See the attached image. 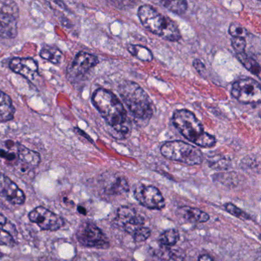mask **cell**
I'll return each instance as SVG.
<instances>
[{
	"instance_id": "cell-16",
	"label": "cell",
	"mask_w": 261,
	"mask_h": 261,
	"mask_svg": "<svg viewBox=\"0 0 261 261\" xmlns=\"http://www.w3.org/2000/svg\"><path fill=\"white\" fill-rule=\"evenodd\" d=\"M15 108L10 96L0 91V122H7L13 120Z\"/></svg>"
},
{
	"instance_id": "cell-8",
	"label": "cell",
	"mask_w": 261,
	"mask_h": 261,
	"mask_svg": "<svg viewBox=\"0 0 261 261\" xmlns=\"http://www.w3.org/2000/svg\"><path fill=\"white\" fill-rule=\"evenodd\" d=\"M231 94L237 100L244 105L259 103L261 99L260 85L252 79H241L233 84Z\"/></svg>"
},
{
	"instance_id": "cell-24",
	"label": "cell",
	"mask_w": 261,
	"mask_h": 261,
	"mask_svg": "<svg viewBox=\"0 0 261 261\" xmlns=\"http://www.w3.org/2000/svg\"><path fill=\"white\" fill-rule=\"evenodd\" d=\"M163 7L176 14H182L187 10L188 4L186 1H163Z\"/></svg>"
},
{
	"instance_id": "cell-33",
	"label": "cell",
	"mask_w": 261,
	"mask_h": 261,
	"mask_svg": "<svg viewBox=\"0 0 261 261\" xmlns=\"http://www.w3.org/2000/svg\"><path fill=\"white\" fill-rule=\"evenodd\" d=\"M77 211H79V213L82 214V215H87L86 209L82 207V206H79V207H77Z\"/></svg>"
},
{
	"instance_id": "cell-12",
	"label": "cell",
	"mask_w": 261,
	"mask_h": 261,
	"mask_svg": "<svg viewBox=\"0 0 261 261\" xmlns=\"http://www.w3.org/2000/svg\"><path fill=\"white\" fill-rule=\"evenodd\" d=\"M98 62L97 56L82 51L76 56L75 59L70 65L68 73L72 77H80L86 74L90 69L95 67Z\"/></svg>"
},
{
	"instance_id": "cell-31",
	"label": "cell",
	"mask_w": 261,
	"mask_h": 261,
	"mask_svg": "<svg viewBox=\"0 0 261 261\" xmlns=\"http://www.w3.org/2000/svg\"><path fill=\"white\" fill-rule=\"evenodd\" d=\"M193 65L195 66V69L199 73L202 72V70L205 69L204 64L199 60H195L193 62Z\"/></svg>"
},
{
	"instance_id": "cell-15",
	"label": "cell",
	"mask_w": 261,
	"mask_h": 261,
	"mask_svg": "<svg viewBox=\"0 0 261 261\" xmlns=\"http://www.w3.org/2000/svg\"><path fill=\"white\" fill-rule=\"evenodd\" d=\"M17 35V22L14 16L0 13V37L13 39Z\"/></svg>"
},
{
	"instance_id": "cell-14",
	"label": "cell",
	"mask_w": 261,
	"mask_h": 261,
	"mask_svg": "<svg viewBox=\"0 0 261 261\" xmlns=\"http://www.w3.org/2000/svg\"><path fill=\"white\" fill-rule=\"evenodd\" d=\"M16 233V229L13 224L9 223L7 218L0 214V245L14 247L16 242L13 233Z\"/></svg>"
},
{
	"instance_id": "cell-18",
	"label": "cell",
	"mask_w": 261,
	"mask_h": 261,
	"mask_svg": "<svg viewBox=\"0 0 261 261\" xmlns=\"http://www.w3.org/2000/svg\"><path fill=\"white\" fill-rule=\"evenodd\" d=\"M129 190L127 180L123 176L117 177L105 188V192L108 195H121Z\"/></svg>"
},
{
	"instance_id": "cell-22",
	"label": "cell",
	"mask_w": 261,
	"mask_h": 261,
	"mask_svg": "<svg viewBox=\"0 0 261 261\" xmlns=\"http://www.w3.org/2000/svg\"><path fill=\"white\" fill-rule=\"evenodd\" d=\"M127 50L133 56L143 62H149L152 60V53L146 47L131 45L128 46Z\"/></svg>"
},
{
	"instance_id": "cell-28",
	"label": "cell",
	"mask_w": 261,
	"mask_h": 261,
	"mask_svg": "<svg viewBox=\"0 0 261 261\" xmlns=\"http://www.w3.org/2000/svg\"><path fill=\"white\" fill-rule=\"evenodd\" d=\"M150 229L143 226L138 229L132 236L136 242H143V241H146L150 237Z\"/></svg>"
},
{
	"instance_id": "cell-2",
	"label": "cell",
	"mask_w": 261,
	"mask_h": 261,
	"mask_svg": "<svg viewBox=\"0 0 261 261\" xmlns=\"http://www.w3.org/2000/svg\"><path fill=\"white\" fill-rule=\"evenodd\" d=\"M172 123L180 134L189 141L202 148L213 147L216 140L204 130L201 121L188 110H178L173 114Z\"/></svg>"
},
{
	"instance_id": "cell-29",
	"label": "cell",
	"mask_w": 261,
	"mask_h": 261,
	"mask_svg": "<svg viewBox=\"0 0 261 261\" xmlns=\"http://www.w3.org/2000/svg\"><path fill=\"white\" fill-rule=\"evenodd\" d=\"M231 45L237 54H241V53H244L247 43H246L245 39L232 38Z\"/></svg>"
},
{
	"instance_id": "cell-10",
	"label": "cell",
	"mask_w": 261,
	"mask_h": 261,
	"mask_svg": "<svg viewBox=\"0 0 261 261\" xmlns=\"http://www.w3.org/2000/svg\"><path fill=\"white\" fill-rule=\"evenodd\" d=\"M134 197L142 205L153 210H161L166 204L160 191L152 186H137L134 189Z\"/></svg>"
},
{
	"instance_id": "cell-6",
	"label": "cell",
	"mask_w": 261,
	"mask_h": 261,
	"mask_svg": "<svg viewBox=\"0 0 261 261\" xmlns=\"http://www.w3.org/2000/svg\"><path fill=\"white\" fill-rule=\"evenodd\" d=\"M163 156L172 161L189 166L200 165L203 161V154L198 148L183 141L166 142L161 147Z\"/></svg>"
},
{
	"instance_id": "cell-1",
	"label": "cell",
	"mask_w": 261,
	"mask_h": 261,
	"mask_svg": "<svg viewBox=\"0 0 261 261\" xmlns=\"http://www.w3.org/2000/svg\"><path fill=\"white\" fill-rule=\"evenodd\" d=\"M92 102L114 131V137L125 139L131 132L126 110L118 97L108 90L99 88L92 96Z\"/></svg>"
},
{
	"instance_id": "cell-3",
	"label": "cell",
	"mask_w": 261,
	"mask_h": 261,
	"mask_svg": "<svg viewBox=\"0 0 261 261\" xmlns=\"http://www.w3.org/2000/svg\"><path fill=\"white\" fill-rule=\"evenodd\" d=\"M138 16L143 27L150 33L170 42H178L181 39V35L176 23L151 6H141L138 10Z\"/></svg>"
},
{
	"instance_id": "cell-7",
	"label": "cell",
	"mask_w": 261,
	"mask_h": 261,
	"mask_svg": "<svg viewBox=\"0 0 261 261\" xmlns=\"http://www.w3.org/2000/svg\"><path fill=\"white\" fill-rule=\"evenodd\" d=\"M77 241L85 247L106 249L110 244L106 235L95 224L85 222L81 224L76 232Z\"/></svg>"
},
{
	"instance_id": "cell-34",
	"label": "cell",
	"mask_w": 261,
	"mask_h": 261,
	"mask_svg": "<svg viewBox=\"0 0 261 261\" xmlns=\"http://www.w3.org/2000/svg\"><path fill=\"white\" fill-rule=\"evenodd\" d=\"M1 256H3V253L0 251V257H1Z\"/></svg>"
},
{
	"instance_id": "cell-25",
	"label": "cell",
	"mask_w": 261,
	"mask_h": 261,
	"mask_svg": "<svg viewBox=\"0 0 261 261\" xmlns=\"http://www.w3.org/2000/svg\"><path fill=\"white\" fill-rule=\"evenodd\" d=\"M143 224H144V218L140 215H137L134 219L131 220L129 222L126 223L123 225V227L128 233L133 235L138 229L143 227Z\"/></svg>"
},
{
	"instance_id": "cell-11",
	"label": "cell",
	"mask_w": 261,
	"mask_h": 261,
	"mask_svg": "<svg viewBox=\"0 0 261 261\" xmlns=\"http://www.w3.org/2000/svg\"><path fill=\"white\" fill-rule=\"evenodd\" d=\"M0 196L7 198L13 204H24L25 195L23 191L7 175L0 172Z\"/></svg>"
},
{
	"instance_id": "cell-21",
	"label": "cell",
	"mask_w": 261,
	"mask_h": 261,
	"mask_svg": "<svg viewBox=\"0 0 261 261\" xmlns=\"http://www.w3.org/2000/svg\"><path fill=\"white\" fill-rule=\"evenodd\" d=\"M178 240H179V232L176 229L173 228L165 230L159 238L160 244L166 247L175 245Z\"/></svg>"
},
{
	"instance_id": "cell-27",
	"label": "cell",
	"mask_w": 261,
	"mask_h": 261,
	"mask_svg": "<svg viewBox=\"0 0 261 261\" xmlns=\"http://www.w3.org/2000/svg\"><path fill=\"white\" fill-rule=\"evenodd\" d=\"M224 207L228 213H230L233 216L236 217V218H240V219L249 220L250 218V216L245 212L241 210L232 203H227V204H224Z\"/></svg>"
},
{
	"instance_id": "cell-5",
	"label": "cell",
	"mask_w": 261,
	"mask_h": 261,
	"mask_svg": "<svg viewBox=\"0 0 261 261\" xmlns=\"http://www.w3.org/2000/svg\"><path fill=\"white\" fill-rule=\"evenodd\" d=\"M118 91L122 100L136 118L146 120L152 117V101L140 85L126 81L119 86Z\"/></svg>"
},
{
	"instance_id": "cell-9",
	"label": "cell",
	"mask_w": 261,
	"mask_h": 261,
	"mask_svg": "<svg viewBox=\"0 0 261 261\" xmlns=\"http://www.w3.org/2000/svg\"><path fill=\"white\" fill-rule=\"evenodd\" d=\"M29 218L44 230L55 231L62 228L65 224L62 217L42 206L36 207L30 212Z\"/></svg>"
},
{
	"instance_id": "cell-32",
	"label": "cell",
	"mask_w": 261,
	"mask_h": 261,
	"mask_svg": "<svg viewBox=\"0 0 261 261\" xmlns=\"http://www.w3.org/2000/svg\"><path fill=\"white\" fill-rule=\"evenodd\" d=\"M198 261H214L213 259H212V257H211L210 256H208V255H201V256H199V258H198Z\"/></svg>"
},
{
	"instance_id": "cell-4",
	"label": "cell",
	"mask_w": 261,
	"mask_h": 261,
	"mask_svg": "<svg viewBox=\"0 0 261 261\" xmlns=\"http://www.w3.org/2000/svg\"><path fill=\"white\" fill-rule=\"evenodd\" d=\"M0 159L7 166L22 173L31 172L41 162L40 155L37 152L12 140L6 141L0 147Z\"/></svg>"
},
{
	"instance_id": "cell-26",
	"label": "cell",
	"mask_w": 261,
	"mask_h": 261,
	"mask_svg": "<svg viewBox=\"0 0 261 261\" xmlns=\"http://www.w3.org/2000/svg\"><path fill=\"white\" fill-rule=\"evenodd\" d=\"M229 34L232 36V38H242L245 39L249 35L248 31L246 30L242 25L238 23L230 24L229 27Z\"/></svg>"
},
{
	"instance_id": "cell-30",
	"label": "cell",
	"mask_w": 261,
	"mask_h": 261,
	"mask_svg": "<svg viewBox=\"0 0 261 261\" xmlns=\"http://www.w3.org/2000/svg\"><path fill=\"white\" fill-rule=\"evenodd\" d=\"M227 161L225 158L221 157H217V158L211 159L209 161V165L211 167L215 168V169H225L227 167Z\"/></svg>"
},
{
	"instance_id": "cell-19",
	"label": "cell",
	"mask_w": 261,
	"mask_h": 261,
	"mask_svg": "<svg viewBox=\"0 0 261 261\" xmlns=\"http://www.w3.org/2000/svg\"><path fill=\"white\" fill-rule=\"evenodd\" d=\"M40 56L45 60L49 61L53 64H59L63 59V54L56 47L45 46L42 48Z\"/></svg>"
},
{
	"instance_id": "cell-23",
	"label": "cell",
	"mask_w": 261,
	"mask_h": 261,
	"mask_svg": "<svg viewBox=\"0 0 261 261\" xmlns=\"http://www.w3.org/2000/svg\"><path fill=\"white\" fill-rule=\"evenodd\" d=\"M137 215L136 211L132 207H127V206H122L117 211V218H118L119 222L123 226L126 223L134 219Z\"/></svg>"
},
{
	"instance_id": "cell-13",
	"label": "cell",
	"mask_w": 261,
	"mask_h": 261,
	"mask_svg": "<svg viewBox=\"0 0 261 261\" xmlns=\"http://www.w3.org/2000/svg\"><path fill=\"white\" fill-rule=\"evenodd\" d=\"M12 71L23 76L30 81H33L38 75V65L33 59L15 58L10 62Z\"/></svg>"
},
{
	"instance_id": "cell-20",
	"label": "cell",
	"mask_w": 261,
	"mask_h": 261,
	"mask_svg": "<svg viewBox=\"0 0 261 261\" xmlns=\"http://www.w3.org/2000/svg\"><path fill=\"white\" fill-rule=\"evenodd\" d=\"M237 59L241 62V63L247 68L248 71H250L252 74L256 75V77H259V74H260V67L259 64L252 59L249 57L245 53H241V54H237Z\"/></svg>"
},
{
	"instance_id": "cell-17",
	"label": "cell",
	"mask_w": 261,
	"mask_h": 261,
	"mask_svg": "<svg viewBox=\"0 0 261 261\" xmlns=\"http://www.w3.org/2000/svg\"><path fill=\"white\" fill-rule=\"evenodd\" d=\"M180 213L185 219L191 222L204 223L208 221L210 218L208 214L195 207H181Z\"/></svg>"
}]
</instances>
